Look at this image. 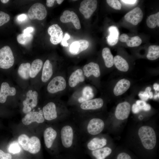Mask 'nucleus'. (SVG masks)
Returning <instances> with one entry per match:
<instances>
[{
  "label": "nucleus",
  "instance_id": "1",
  "mask_svg": "<svg viewBox=\"0 0 159 159\" xmlns=\"http://www.w3.org/2000/svg\"><path fill=\"white\" fill-rule=\"evenodd\" d=\"M80 137L78 129L73 124L66 122L62 124L59 131V139L63 148L68 149L78 146Z\"/></svg>",
  "mask_w": 159,
  "mask_h": 159
},
{
  "label": "nucleus",
  "instance_id": "2",
  "mask_svg": "<svg viewBox=\"0 0 159 159\" xmlns=\"http://www.w3.org/2000/svg\"><path fill=\"white\" fill-rule=\"evenodd\" d=\"M80 127V129H78L80 135L83 133L86 135H95L103 131L105 123L101 119L93 118L81 122Z\"/></svg>",
  "mask_w": 159,
  "mask_h": 159
},
{
  "label": "nucleus",
  "instance_id": "3",
  "mask_svg": "<svg viewBox=\"0 0 159 159\" xmlns=\"http://www.w3.org/2000/svg\"><path fill=\"white\" fill-rule=\"evenodd\" d=\"M138 134L145 148L151 150L155 147L156 142V136L152 127L147 126H143L139 129Z\"/></svg>",
  "mask_w": 159,
  "mask_h": 159
},
{
  "label": "nucleus",
  "instance_id": "4",
  "mask_svg": "<svg viewBox=\"0 0 159 159\" xmlns=\"http://www.w3.org/2000/svg\"><path fill=\"white\" fill-rule=\"evenodd\" d=\"M18 140L22 148L31 153H37L41 149L40 140L36 136H33L29 138L26 135L22 134L19 137Z\"/></svg>",
  "mask_w": 159,
  "mask_h": 159
},
{
  "label": "nucleus",
  "instance_id": "5",
  "mask_svg": "<svg viewBox=\"0 0 159 159\" xmlns=\"http://www.w3.org/2000/svg\"><path fill=\"white\" fill-rule=\"evenodd\" d=\"M14 58L10 47L5 46L0 49V67L5 69H9L14 64Z\"/></svg>",
  "mask_w": 159,
  "mask_h": 159
},
{
  "label": "nucleus",
  "instance_id": "6",
  "mask_svg": "<svg viewBox=\"0 0 159 159\" xmlns=\"http://www.w3.org/2000/svg\"><path fill=\"white\" fill-rule=\"evenodd\" d=\"M29 18L32 20H41L44 19L47 15L45 6L42 4L37 3L33 4L29 9L27 12Z\"/></svg>",
  "mask_w": 159,
  "mask_h": 159
},
{
  "label": "nucleus",
  "instance_id": "7",
  "mask_svg": "<svg viewBox=\"0 0 159 159\" xmlns=\"http://www.w3.org/2000/svg\"><path fill=\"white\" fill-rule=\"evenodd\" d=\"M38 93L36 91L29 90L27 92L26 98L23 102L24 107L22 111L24 113L27 114L36 106L38 102Z\"/></svg>",
  "mask_w": 159,
  "mask_h": 159
},
{
  "label": "nucleus",
  "instance_id": "8",
  "mask_svg": "<svg viewBox=\"0 0 159 159\" xmlns=\"http://www.w3.org/2000/svg\"><path fill=\"white\" fill-rule=\"evenodd\" d=\"M66 87V82L62 76H58L53 78L48 83L47 90L50 93L53 94L64 90Z\"/></svg>",
  "mask_w": 159,
  "mask_h": 159
},
{
  "label": "nucleus",
  "instance_id": "9",
  "mask_svg": "<svg viewBox=\"0 0 159 159\" xmlns=\"http://www.w3.org/2000/svg\"><path fill=\"white\" fill-rule=\"evenodd\" d=\"M97 6L96 0H84L80 3L79 10L85 18L88 19L95 11Z\"/></svg>",
  "mask_w": 159,
  "mask_h": 159
},
{
  "label": "nucleus",
  "instance_id": "10",
  "mask_svg": "<svg viewBox=\"0 0 159 159\" xmlns=\"http://www.w3.org/2000/svg\"><path fill=\"white\" fill-rule=\"evenodd\" d=\"M45 120L42 110H40L38 112L31 111L27 113L22 118V122L24 125H28L34 122L38 123H42Z\"/></svg>",
  "mask_w": 159,
  "mask_h": 159
},
{
  "label": "nucleus",
  "instance_id": "11",
  "mask_svg": "<svg viewBox=\"0 0 159 159\" xmlns=\"http://www.w3.org/2000/svg\"><path fill=\"white\" fill-rule=\"evenodd\" d=\"M48 32L50 36V40L52 44L56 45L61 42L63 38V32L57 24L50 26L48 28Z\"/></svg>",
  "mask_w": 159,
  "mask_h": 159
},
{
  "label": "nucleus",
  "instance_id": "12",
  "mask_svg": "<svg viewBox=\"0 0 159 159\" xmlns=\"http://www.w3.org/2000/svg\"><path fill=\"white\" fill-rule=\"evenodd\" d=\"M59 132L52 127H47L44 130L43 136L44 144L48 148H50L53 146L57 138L59 137Z\"/></svg>",
  "mask_w": 159,
  "mask_h": 159
},
{
  "label": "nucleus",
  "instance_id": "13",
  "mask_svg": "<svg viewBox=\"0 0 159 159\" xmlns=\"http://www.w3.org/2000/svg\"><path fill=\"white\" fill-rule=\"evenodd\" d=\"M42 110L44 118L47 120H55L58 117L56 106L54 102L48 103L43 107Z\"/></svg>",
  "mask_w": 159,
  "mask_h": 159
},
{
  "label": "nucleus",
  "instance_id": "14",
  "mask_svg": "<svg viewBox=\"0 0 159 159\" xmlns=\"http://www.w3.org/2000/svg\"><path fill=\"white\" fill-rule=\"evenodd\" d=\"M143 17L142 10L139 7H136L127 13L124 18L127 22L136 25L142 21Z\"/></svg>",
  "mask_w": 159,
  "mask_h": 159
},
{
  "label": "nucleus",
  "instance_id": "15",
  "mask_svg": "<svg viewBox=\"0 0 159 159\" xmlns=\"http://www.w3.org/2000/svg\"><path fill=\"white\" fill-rule=\"evenodd\" d=\"M60 19L63 23L72 22L77 29H79L81 28L79 19L77 15L73 11L68 10L64 11Z\"/></svg>",
  "mask_w": 159,
  "mask_h": 159
},
{
  "label": "nucleus",
  "instance_id": "16",
  "mask_svg": "<svg viewBox=\"0 0 159 159\" xmlns=\"http://www.w3.org/2000/svg\"><path fill=\"white\" fill-rule=\"evenodd\" d=\"M130 104L124 102L119 104L117 106L115 112L116 118L119 120H124L127 118L130 113Z\"/></svg>",
  "mask_w": 159,
  "mask_h": 159
},
{
  "label": "nucleus",
  "instance_id": "17",
  "mask_svg": "<svg viewBox=\"0 0 159 159\" xmlns=\"http://www.w3.org/2000/svg\"><path fill=\"white\" fill-rule=\"evenodd\" d=\"M103 103V100L102 99L95 98L82 103L80 105V108L83 110H95L101 108Z\"/></svg>",
  "mask_w": 159,
  "mask_h": 159
},
{
  "label": "nucleus",
  "instance_id": "18",
  "mask_svg": "<svg viewBox=\"0 0 159 159\" xmlns=\"http://www.w3.org/2000/svg\"><path fill=\"white\" fill-rule=\"evenodd\" d=\"M16 93V88L14 87H10L6 82H3L1 85L0 90V102L5 103L7 97L9 96H14Z\"/></svg>",
  "mask_w": 159,
  "mask_h": 159
},
{
  "label": "nucleus",
  "instance_id": "19",
  "mask_svg": "<svg viewBox=\"0 0 159 159\" xmlns=\"http://www.w3.org/2000/svg\"><path fill=\"white\" fill-rule=\"evenodd\" d=\"M88 42L85 39H80L73 42L70 45L69 51L73 55H77L89 47Z\"/></svg>",
  "mask_w": 159,
  "mask_h": 159
},
{
  "label": "nucleus",
  "instance_id": "20",
  "mask_svg": "<svg viewBox=\"0 0 159 159\" xmlns=\"http://www.w3.org/2000/svg\"><path fill=\"white\" fill-rule=\"evenodd\" d=\"M107 143V140L105 138L95 137L87 141L85 146L88 150L92 151L104 147Z\"/></svg>",
  "mask_w": 159,
  "mask_h": 159
},
{
  "label": "nucleus",
  "instance_id": "21",
  "mask_svg": "<svg viewBox=\"0 0 159 159\" xmlns=\"http://www.w3.org/2000/svg\"><path fill=\"white\" fill-rule=\"evenodd\" d=\"M83 71L84 75L87 77L92 75L98 77L100 75L99 65L93 62L85 65L83 67Z\"/></svg>",
  "mask_w": 159,
  "mask_h": 159
},
{
  "label": "nucleus",
  "instance_id": "22",
  "mask_svg": "<svg viewBox=\"0 0 159 159\" xmlns=\"http://www.w3.org/2000/svg\"><path fill=\"white\" fill-rule=\"evenodd\" d=\"M85 80L83 70L80 69H78L70 75L68 81L69 85L70 87H74L79 83L84 82Z\"/></svg>",
  "mask_w": 159,
  "mask_h": 159
},
{
  "label": "nucleus",
  "instance_id": "23",
  "mask_svg": "<svg viewBox=\"0 0 159 159\" xmlns=\"http://www.w3.org/2000/svg\"><path fill=\"white\" fill-rule=\"evenodd\" d=\"M130 85V82L127 80L123 79L120 80L114 88V95L116 96L122 95L128 89Z\"/></svg>",
  "mask_w": 159,
  "mask_h": 159
},
{
  "label": "nucleus",
  "instance_id": "24",
  "mask_svg": "<svg viewBox=\"0 0 159 159\" xmlns=\"http://www.w3.org/2000/svg\"><path fill=\"white\" fill-rule=\"evenodd\" d=\"M121 42H125L127 46L132 47L139 46L141 43V39L138 36H136L129 37L127 34H123L119 37Z\"/></svg>",
  "mask_w": 159,
  "mask_h": 159
},
{
  "label": "nucleus",
  "instance_id": "25",
  "mask_svg": "<svg viewBox=\"0 0 159 159\" xmlns=\"http://www.w3.org/2000/svg\"><path fill=\"white\" fill-rule=\"evenodd\" d=\"M109 34L107 37V41L110 46L117 44L119 38V32L117 27L114 26H110L108 29Z\"/></svg>",
  "mask_w": 159,
  "mask_h": 159
},
{
  "label": "nucleus",
  "instance_id": "26",
  "mask_svg": "<svg viewBox=\"0 0 159 159\" xmlns=\"http://www.w3.org/2000/svg\"><path fill=\"white\" fill-rule=\"evenodd\" d=\"M53 74V67L49 60L45 62L42 70L41 80L42 82H46L51 78Z\"/></svg>",
  "mask_w": 159,
  "mask_h": 159
},
{
  "label": "nucleus",
  "instance_id": "27",
  "mask_svg": "<svg viewBox=\"0 0 159 159\" xmlns=\"http://www.w3.org/2000/svg\"><path fill=\"white\" fill-rule=\"evenodd\" d=\"M43 65V62L40 59L34 60L31 65L29 77L31 78L36 77L41 69Z\"/></svg>",
  "mask_w": 159,
  "mask_h": 159
},
{
  "label": "nucleus",
  "instance_id": "28",
  "mask_svg": "<svg viewBox=\"0 0 159 159\" xmlns=\"http://www.w3.org/2000/svg\"><path fill=\"white\" fill-rule=\"evenodd\" d=\"M114 63L119 70L126 72L129 69V66L126 61L120 56L117 55L114 58Z\"/></svg>",
  "mask_w": 159,
  "mask_h": 159
},
{
  "label": "nucleus",
  "instance_id": "29",
  "mask_svg": "<svg viewBox=\"0 0 159 159\" xmlns=\"http://www.w3.org/2000/svg\"><path fill=\"white\" fill-rule=\"evenodd\" d=\"M112 150L108 147H105L92 151V154L96 159H105L111 153Z\"/></svg>",
  "mask_w": 159,
  "mask_h": 159
},
{
  "label": "nucleus",
  "instance_id": "30",
  "mask_svg": "<svg viewBox=\"0 0 159 159\" xmlns=\"http://www.w3.org/2000/svg\"><path fill=\"white\" fill-rule=\"evenodd\" d=\"M30 66L31 64L29 62L22 63L20 65L18 69V73L22 79L25 80L29 79Z\"/></svg>",
  "mask_w": 159,
  "mask_h": 159
},
{
  "label": "nucleus",
  "instance_id": "31",
  "mask_svg": "<svg viewBox=\"0 0 159 159\" xmlns=\"http://www.w3.org/2000/svg\"><path fill=\"white\" fill-rule=\"evenodd\" d=\"M102 55L105 66L108 68L112 67L114 64V58L110 49L107 47L103 48L102 52Z\"/></svg>",
  "mask_w": 159,
  "mask_h": 159
},
{
  "label": "nucleus",
  "instance_id": "32",
  "mask_svg": "<svg viewBox=\"0 0 159 159\" xmlns=\"http://www.w3.org/2000/svg\"><path fill=\"white\" fill-rule=\"evenodd\" d=\"M94 96L92 89L90 87L86 86L83 90L82 95L78 99L79 103H82L92 99Z\"/></svg>",
  "mask_w": 159,
  "mask_h": 159
},
{
  "label": "nucleus",
  "instance_id": "33",
  "mask_svg": "<svg viewBox=\"0 0 159 159\" xmlns=\"http://www.w3.org/2000/svg\"><path fill=\"white\" fill-rule=\"evenodd\" d=\"M147 58L149 60H153L158 59L159 57V46L158 45L150 46L148 49L147 55Z\"/></svg>",
  "mask_w": 159,
  "mask_h": 159
},
{
  "label": "nucleus",
  "instance_id": "34",
  "mask_svg": "<svg viewBox=\"0 0 159 159\" xmlns=\"http://www.w3.org/2000/svg\"><path fill=\"white\" fill-rule=\"evenodd\" d=\"M146 22L148 26L150 28L153 29L157 25L159 26V12L149 16Z\"/></svg>",
  "mask_w": 159,
  "mask_h": 159
},
{
  "label": "nucleus",
  "instance_id": "35",
  "mask_svg": "<svg viewBox=\"0 0 159 159\" xmlns=\"http://www.w3.org/2000/svg\"><path fill=\"white\" fill-rule=\"evenodd\" d=\"M33 36L29 34L23 33L19 34L17 37L18 42L20 44L25 45L29 43L32 40Z\"/></svg>",
  "mask_w": 159,
  "mask_h": 159
},
{
  "label": "nucleus",
  "instance_id": "36",
  "mask_svg": "<svg viewBox=\"0 0 159 159\" xmlns=\"http://www.w3.org/2000/svg\"><path fill=\"white\" fill-rule=\"evenodd\" d=\"M151 87H148L146 88L144 92H140L138 96L141 100L145 101H147L149 98L151 99L153 97V93L151 91Z\"/></svg>",
  "mask_w": 159,
  "mask_h": 159
},
{
  "label": "nucleus",
  "instance_id": "37",
  "mask_svg": "<svg viewBox=\"0 0 159 159\" xmlns=\"http://www.w3.org/2000/svg\"><path fill=\"white\" fill-rule=\"evenodd\" d=\"M21 147L16 142H14L9 145L8 148L9 151L13 154L19 153L21 151Z\"/></svg>",
  "mask_w": 159,
  "mask_h": 159
},
{
  "label": "nucleus",
  "instance_id": "38",
  "mask_svg": "<svg viewBox=\"0 0 159 159\" xmlns=\"http://www.w3.org/2000/svg\"><path fill=\"white\" fill-rule=\"evenodd\" d=\"M106 2L108 5L113 9L116 10H120L121 4L117 0H107Z\"/></svg>",
  "mask_w": 159,
  "mask_h": 159
},
{
  "label": "nucleus",
  "instance_id": "39",
  "mask_svg": "<svg viewBox=\"0 0 159 159\" xmlns=\"http://www.w3.org/2000/svg\"><path fill=\"white\" fill-rule=\"evenodd\" d=\"M10 19V16L7 14L0 11V26L8 22Z\"/></svg>",
  "mask_w": 159,
  "mask_h": 159
},
{
  "label": "nucleus",
  "instance_id": "40",
  "mask_svg": "<svg viewBox=\"0 0 159 159\" xmlns=\"http://www.w3.org/2000/svg\"><path fill=\"white\" fill-rule=\"evenodd\" d=\"M11 155L9 153L4 152L0 149V159H11Z\"/></svg>",
  "mask_w": 159,
  "mask_h": 159
},
{
  "label": "nucleus",
  "instance_id": "41",
  "mask_svg": "<svg viewBox=\"0 0 159 159\" xmlns=\"http://www.w3.org/2000/svg\"><path fill=\"white\" fill-rule=\"evenodd\" d=\"M70 38V36L69 34L67 33H65L64 37L61 41V45L64 47L68 46V43L67 42V40L69 39Z\"/></svg>",
  "mask_w": 159,
  "mask_h": 159
},
{
  "label": "nucleus",
  "instance_id": "42",
  "mask_svg": "<svg viewBox=\"0 0 159 159\" xmlns=\"http://www.w3.org/2000/svg\"><path fill=\"white\" fill-rule=\"evenodd\" d=\"M117 159H132L130 156L125 153H122L119 154L117 156Z\"/></svg>",
  "mask_w": 159,
  "mask_h": 159
},
{
  "label": "nucleus",
  "instance_id": "43",
  "mask_svg": "<svg viewBox=\"0 0 159 159\" xmlns=\"http://www.w3.org/2000/svg\"><path fill=\"white\" fill-rule=\"evenodd\" d=\"M132 112L134 114L138 113L142 110V108L136 104H133L132 106Z\"/></svg>",
  "mask_w": 159,
  "mask_h": 159
},
{
  "label": "nucleus",
  "instance_id": "44",
  "mask_svg": "<svg viewBox=\"0 0 159 159\" xmlns=\"http://www.w3.org/2000/svg\"><path fill=\"white\" fill-rule=\"evenodd\" d=\"M136 104L140 106L143 110L144 107L147 103L145 101L142 100H138L136 101Z\"/></svg>",
  "mask_w": 159,
  "mask_h": 159
},
{
  "label": "nucleus",
  "instance_id": "45",
  "mask_svg": "<svg viewBox=\"0 0 159 159\" xmlns=\"http://www.w3.org/2000/svg\"><path fill=\"white\" fill-rule=\"evenodd\" d=\"M27 16L25 14H22L19 15L17 17V20L20 22L25 21L26 19Z\"/></svg>",
  "mask_w": 159,
  "mask_h": 159
},
{
  "label": "nucleus",
  "instance_id": "46",
  "mask_svg": "<svg viewBox=\"0 0 159 159\" xmlns=\"http://www.w3.org/2000/svg\"><path fill=\"white\" fill-rule=\"evenodd\" d=\"M120 1L125 4L132 5L135 4L137 1L136 0H120Z\"/></svg>",
  "mask_w": 159,
  "mask_h": 159
},
{
  "label": "nucleus",
  "instance_id": "47",
  "mask_svg": "<svg viewBox=\"0 0 159 159\" xmlns=\"http://www.w3.org/2000/svg\"><path fill=\"white\" fill-rule=\"evenodd\" d=\"M55 0H46V5L47 6L50 7H52L54 5Z\"/></svg>",
  "mask_w": 159,
  "mask_h": 159
},
{
  "label": "nucleus",
  "instance_id": "48",
  "mask_svg": "<svg viewBox=\"0 0 159 159\" xmlns=\"http://www.w3.org/2000/svg\"><path fill=\"white\" fill-rule=\"evenodd\" d=\"M34 30L33 28L31 27H28L24 29L23 31V33L29 34L32 32Z\"/></svg>",
  "mask_w": 159,
  "mask_h": 159
},
{
  "label": "nucleus",
  "instance_id": "49",
  "mask_svg": "<svg viewBox=\"0 0 159 159\" xmlns=\"http://www.w3.org/2000/svg\"><path fill=\"white\" fill-rule=\"evenodd\" d=\"M150 105L149 104H147L144 107L143 110L145 111H148L150 110Z\"/></svg>",
  "mask_w": 159,
  "mask_h": 159
},
{
  "label": "nucleus",
  "instance_id": "50",
  "mask_svg": "<svg viewBox=\"0 0 159 159\" xmlns=\"http://www.w3.org/2000/svg\"><path fill=\"white\" fill-rule=\"evenodd\" d=\"M153 88L155 91H159V85L157 83H155L153 85Z\"/></svg>",
  "mask_w": 159,
  "mask_h": 159
},
{
  "label": "nucleus",
  "instance_id": "51",
  "mask_svg": "<svg viewBox=\"0 0 159 159\" xmlns=\"http://www.w3.org/2000/svg\"><path fill=\"white\" fill-rule=\"evenodd\" d=\"M9 1V0H1L0 1L4 4H6Z\"/></svg>",
  "mask_w": 159,
  "mask_h": 159
},
{
  "label": "nucleus",
  "instance_id": "52",
  "mask_svg": "<svg viewBox=\"0 0 159 159\" xmlns=\"http://www.w3.org/2000/svg\"><path fill=\"white\" fill-rule=\"evenodd\" d=\"M59 4H61L64 1L63 0H57L56 1Z\"/></svg>",
  "mask_w": 159,
  "mask_h": 159
},
{
  "label": "nucleus",
  "instance_id": "53",
  "mask_svg": "<svg viewBox=\"0 0 159 159\" xmlns=\"http://www.w3.org/2000/svg\"><path fill=\"white\" fill-rule=\"evenodd\" d=\"M158 97H159V93H158V94L154 95V98L155 99H156Z\"/></svg>",
  "mask_w": 159,
  "mask_h": 159
}]
</instances>
